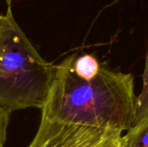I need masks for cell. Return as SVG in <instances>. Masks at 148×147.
Returning a JSON list of instances; mask_svg holds the SVG:
<instances>
[{"label": "cell", "instance_id": "1", "mask_svg": "<svg viewBox=\"0 0 148 147\" xmlns=\"http://www.w3.org/2000/svg\"><path fill=\"white\" fill-rule=\"evenodd\" d=\"M76 55L56 65V72L42 118L65 124L127 132L134 124L137 96L132 74L114 71L105 65L91 81L73 69Z\"/></svg>", "mask_w": 148, "mask_h": 147}, {"label": "cell", "instance_id": "2", "mask_svg": "<svg viewBox=\"0 0 148 147\" xmlns=\"http://www.w3.org/2000/svg\"><path fill=\"white\" fill-rule=\"evenodd\" d=\"M0 36V108L7 113L42 109L56 65L46 62L16 22L7 7Z\"/></svg>", "mask_w": 148, "mask_h": 147}, {"label": "cell", "instance_id": "3", "mask_svg": "<svg viewBox=\"0 0 148 147\" xmlns=\"http://www.w3.org/2000/svg\"><path fill=\"white\" fill-rule=\"evenodd\" d=\"M28 147H126L122 132L65 124L42 118Z\"/></svg>", "mask_w": 148, "mask_h": 147}, {"label": "cell", "instance_id": "4", "mask_svg": "<svg viewBox=\"0 0 148 147\" xmlns=\"http://www.w3.org/2000/svg\"><path fill=\"white\" fill-rule=\"evenodd\" d=\"M101 67L98 60L90 54L76 55L73 62V69L75 75L84 81H91L95 78Z\"/></svg>", "mask_w": 148, "mask_h": 147}, {"label": "cell", "instance_id": "5", "mask_svg": "<svg viewBox=\"0 0 148 147\" xmlns=\"http://www.w3.org/2000/svg\"><path fill=\"white\" fill-rule=\"evenodd\" d=\"M124 138L126 147H148V118L133 126Z\"/></svg>", "mask_w": 148, "mask_h": 147}, {"label": "cell", "instance_id": "6", "mask_svg": "<svg viewBox=\"0 0 148 147\" xmlns=\"http://www.w3.org/2000/svg\"><path fill=\"white\" fill-rule=\"evenodd\" d=\"M148 118V50L146 57V65L143 73V87L140 94L137 96L136 113L134 125L140 123Z\"/></svg>", "mask_w": 148, "mask_h": 147}, {"label": "cell", "instance_id": "7", "mask_svg": "<svg viewBox=\"0 0 148 147\" xmlns=\"http://www.w3.org/2000/svg\"><path fill=\"white\" fill-rule=\"evenodd\" d=\"M10 113L0 108V147H4Z\"/></svg>", "mask_w": 148, "mask_h": 147}, {"label": "cell", "instance_id": "8", "mask_svg": "<svg viewBox=\"0 0 148 147\" xmlns=\"http://www.w3.org/2000/svg\"><path fill=\"white\" fill-rule=\"evenodd\" d=\"M4 19H5L4 15L3 16L0 15V36H1V33H2V30H3V23H4Z\"/></svg>", "mask_w": 148, "mask_h": 147}, {"label": "cell", "instance_id": "9", "mask_svg": "<svg viewBox=\"0 0 148 147\" xmlns=\"http://www.w3.org/2000/svg\"><path fill=\"white\" fill-rule=\"evenodd\" d=\"M5 1H6V3H7V6H8V7H11L12 0H5Z\"/></svg>", "mask_w": 148, "mask_h": 147}]
</instances>
